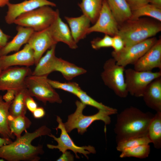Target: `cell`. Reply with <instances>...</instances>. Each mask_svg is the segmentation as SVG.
Listing matches in <instances>:
<instances>
[{"instance_id": "obj_27", "label": "cell", "mask_w": 161, "mask_h": 161, "mask_svg": "<svg viewBox=\"0 0 161 161\" xmlns=\"http://www.w3.org/2000/svg\"><path fill=\"white\" fill-rule=\"evenodd\" d=\"M29 94L26 88L17 92L10 106L9 113L10 116L16 117L25 115L27 109L25 104V99Z\"/></svg>"}, {"instance_id": "obj_23", "label": "cell", "mask_w": 161, "mask_h": 161, "mask_svg": "<svg viewBox=\"0 0 161 161\" xmlns=\"http://www.w3.org/2000/svg\"><path fill=\"white\" fill-rule=\"evenodd\" d=\"M60 72L67 80H70L75 77L85 73L86 70L60 58H57L55 71Z\"/></svg>"}, {"instance_id": "obj_38", "label": "cell", "mask_w": 161, "mask_h": 161, "mask_svg": "<svg viewBox=\"0 0 161 161\" xmlns=\"http://www.w3.org/2000/svg\"><path fill=\"white\" fill-rule=\"evenodd\" d=\"M7 91V92L2 96L3 100L7 102H12L18 91L14 89H9Z\"/></svg>"}, {"instance_id": "obj_21", "label": "cell", "mask_w": 161, "mask_h": 161, "mask_svg": "<svg viewBox=\"0 0 161 161\" xmlns=\"http://www.w3.org/2000/svg\"><path fill=\"white\" fill-rule=\"evenodd\" d=\"M56 45L52 46L41 58L32 72V75L47 76L51 72L55 71L57 58L55 55Z\"/></svg>"}, {"instance_id": "obj_34", "label": "cell", "mask_w": 161, "mask_h": 161, "mask_svg": "<svg viewBox=\"0 0 161 161\" xmlns=\"http://www.w3.org/2000/svg\"><path fill=\"white\" fill-rule=\"evenodd\" d=\"M92 48L98 50L102 48L112 47V37L105 34L102 38H97L93 39L91 42Z\"/></svg>"}, {"instance_id": "obj_19", "label": "cell", "mask_w": 161, "mask_h": 161, "mask_svg": "<svg viewBox=\"0 0 161 161\" xmlns=\"http://www.w3.org/2000/svg\"><path fill=\"white\" fill-rule=\"evenodd\" d=\"M17 33L10 41L1 49L0 56L7 55L12 52L19 51L24 44L27 43L31 35L34 31L31 28L18 25Z\"/></svg>"}, {"instance_id": "obj_12", "label": "cell", "mask_w": 161, "mask_h": 161, "mask_svg": "<svg viewBox=\"0 0 161 161\" xmlns=\"http://www.w3.org/2000/svg\"><path fill=\"white\" fill-rule=\"evenodd\" d=\"M94 25L87 31V34L97 32L112 37L117 35L119 24L112 15L106 0H103L99 16Z\"/></svg>"}, {"instance_id": "obj_37", "label": "cell", "mask_w": 161, "mask_h": 161, "mask_svg": "<svg viewBox=\"0 0 161 161\" xmlns=\"http://www.w3.org/2000/svg\"><path fill=\"white\" fill-rule=\"evenodd\" d=\"M126 0L130 6L131 10L149 4V0Z\"/></svg>"}, {"instance_id": "obj_28", "label": "cell", "mask_w": 161, "mask_h": 161, "mask_svg": "<svg viewBox=\"0 0 161 161\" xmlns=\"http://www.w3.org/2000/svg\"><path fill=\"white\" fill-rule=\"evenodd\" d=\"M8 122L11 131L16 138L20 137L22 133L29 128L32 124L30 120L25 115L16 117L10 115Z\"/></svg>"}, {"instance_id": "obj_5", "label": "cell", "mask_w": 161, "mask_h": 161, "mask_svg": "<svg viewBox=\"0 0 161 161\" xmlns=\"http://www.w3.org/2000/svg\"><path fill=\"white\" fill-rule=\"evenodd\" d=\"M59 15L58 10H54L50 6H44L20 15L13 23L39 31L49 27Z\"/></svg>"}, {"instance_id": "obj_33", "label": "cell", "mask_w": 161, "mask_h": 161, "mask_svg": "<svg viewBox=\"0 0 161 161\" xmlns=\"http://www.w3.org/2000/svg\"><path fill=\"white\" fill-rule=\"evenodd\" d=\"M47 80L54 88L61 89L75 95L81 89L78 84L76 82L62 83L48 78Z\"/></svg>"}, {"instance_id": "obj_29", "label": "cell", "mask_w": 161, "mask_h": 161, "mask_svg": "<svg viewBox=\"0 0 161 161\" xmlns=\"http://www.w3.org/2000/svg\"><path fill=\"white\" fill-rule=\"evenodd\" d=\"M131 11V20L136 19L142 16H145L153 18L160 22L161 21V9L150 4L132 10Z\"/></svg>"}, {"instance_id": "obj_20", "label": "cell", "mask_w": 161, "mask_h": 161, "mask_svg": "<svg viewBox=\"0 0 161 161\" xmlns=\"http://www.w3.org/2000/svg\"><path fill=\"white\" fill-rule=\"evenodd\" d=\"M65 19L68 23L73 38L77 44L86 37L91 23L87 17L83 14L77 17L65 16Z\"/></svg>"}, {"instance_id": "obj_13", "label": "cell", "mask_w": 161, "mask_h": 161, "mask_svg": "<svg viewBox=\"0 0 161 161\" xmlns=\"http://www.w3.org/2000/svg\"><path fill=\"white\" fill-rule=\"evenodd\" d=\"M57 43L51 33L49 27L39 31H34L27 44L34 52L35 64L36 65L44 53Z\"/></svg>"}, {"instance_id": "obj_18", "label": "cell", "mask_w": 161, "mask_h": 161, "mask_svg": "<svg viewBox=\"0 0 161 161\" xmlns=\"http://www.w3.org/2000/svg\"><path fill=\"white\" fill-rule=\"evenodd\" d=\"M142 97L148 107L161 112V77L151 82L146 87Z\"/></svg>"}, {"instance_id": "obj_42", "label": "cell", "mask_w": 161, "mask_h": 161, "mask_svg": "<svg viewBox=\"0 0 161 161\" xmlns=\"http://www.w3.org/2000/svg\"><path fill=\"white\" fill-rule=\"evenodd\" d=\"M12 142L10 139L0 137V147L3 145L10 143Z\"/></svg>"}, {"instance_id": "obj_39", "label": "cell", "mask_w": 161, "mask_h": 161, "mask_svg": "<svg viewBox=\"0 0 161 161\" xmlns=\"http://www.w3.org/2000/svg\"><path fill=\"white\" fill-rule=\"evenodd\" d=\"M74 156L70 152L67 151L63 153L62 155L56 160L57 161H73Z\"/></svg>"}, {"instance_id": "obj_46", "label": "cell", "mask_w": 161, "mask_h": 161, "mask_svg": "<svg viewBox=\"0 0 161 161\" xmlns=\"http://www.w3.org/2000/svg\"><path fill=\"white\" fill-rule=\"evenodd\" d=\"M4 160V159H0V161H3Z\"/></svg>"}, {"instance_id": "obj_10", "label": "cell", "mask_w": 161, "mask_h": 161, "mask_svg": "<svg viewBox=\"0 0 161 161\" xmlns=\"http://www.w3.org/2000/svg\"><path fill=\"white\" fill-rule=\"evenodd\" d=\"M56 121L58 123V125L55 129L56 130L60 129L61 134L59 137H56L51 133L48 135L52 138L58 144L56 145L47 144V146L49 148L58 149L62 153L68 150H71L75 153L77 158H79V157L77 155L78 153L83 154L87 159L88 157L87 154L91 153H96L95 148L92 146L89 145L80 147L76 145L68 134L62 120L60 117L57 116Z\"/></svg>"}, {"instance_id": "obj_41", "label": "cell", "mask_w": 161, "mask_h": 161, "mask_svg": "<svg viewBox=\"0 0 161 161\" xmlns=\"http://www.w3.org/2000/svg\"><path fill=\"white\" fill-rule=\"evenodd\" d=\"M10 36L3 32L0 28V47L1 48L4 47L8 42Z\"/></svg>"}, {"instance_id": "obj_15", "label": "cell", "mask_w": 161, "mask_h": 161, "mask_svg": "<svg viewBox=\"0 0 161 161\" xmlns=\"http://www.w3.org/2000/svg\"><path fill=\"white\" fill-rule=\"evenodd\" d=\"M34 64L33 51L27 43L21 50L13 54L1 56L0 58L1 70L17 66L29 67Z\"/></svg>"}, {"instance_id": "obj_44", "label": "cell", "mask_w": 161, "mask_h": 161, "mask_svg": "<svg viewBox=\"0 0 161 161\" xmlns=\"http://www.w3.org/2000/svg\"><path fill=\"white\" fill-rule=\"evenodd\" d=\"M10 0H0V7L4 6L9 3Z\"/></svg>"}, {"instance_id": "obj_9", "label": "cell", "mask_w": 161, "mask_h": 161, "mask_svg": "<svg viewBox=\"0 0 161 161\" xmlns=\"http://www.w3.org/2000/svg\"><path fill=\"white\" fill-rule=\"evenodd\" d=\"M157 40L155 38L151 37L141 42L124 47L118 52L113 51L112 55L116 64L125 67L130 64H134Z\"/></svg>"}, {"instance_id": "obj_3", "label": "cell", "mask_w": 161, "mask_h": 161, "mask_svg": "<svg viewBox=\"0 0 161 161\" xmlns=\"http://www.w3.org/2000/svg\"><path fill=\"white\" fill-rule=\"evenodd\" d=\"M161 31L160 23L139 18L129 20L119 25L117 35L123 39L125 47H127L151 38Z\"/></svg>"}, {"instance_id": "obj_36", "label": "cell", "mask_w": 161, "mask_h": 161, "mask_svg": "<svg viewBox=\"0 0 161 161\" xmlns=\"http://www.w3.org/2000/svg\"><path fill=\"white\" fill-rule=\"evenodd\" d=\"M25 104L27 109L32 113L38 107L37 104L29 94L25 98Z\"/></svg>"}, {"instance_id": "obj_43", "label": "cell", "mask_w": 161, "mask_h": 161, "mask_svg": "<svg viewBox=\"0 0 161 161\" xmlns=\"http://www.w3.org/2000/svg\"><path fill=\"white\" fill-rule=\"evenodd\" d=\"M149 4L161 9V0H149Z\"/></svg>"}, {"instance_id": "obj_40", "label": "cell", "mask_w": 161, "mask_h": 161, "mask_svg": "<svg viewBox=\"0 0 161 161\" xmlns=\"http://www.w3.org/2000/svg\"><path fill=\"white\" fill-rule=\"evenodd\" d=\"M33 117L36 119H39L44 117L45 114L44 109L42 107H38L32 113Z\"/></svg>"}, {"instance_id": "obj_2", "label": "cell", "mask_w": 161, "mask_h": 161, "mask_svg": "<svg viewBox=\"0 0 161 161\" xmlns=\"http://www.w3.org/2000/svg\"><path fill=\"white\" fill-rule=\"evenodd\" d=\"M154 116L133 106L125 109L117 115L114 129L117 143L147 135L149 124Z\"/></svg>"}, {"instance_id": "obj_11", "label": "cell", "mask_w": 161, "mask_h": 161, "mask_svg": "<svg viewBox=\"0 0 161 161\" xmlns=\"http://www.w3.org/2000/svg\"><path fill=\"white\" fill-rule=\"evenodd\" d=\"M32 72L28 67L12 66L2 70L0 74V91L25 88V80Z\"/></svg>"}, {"instance_id": "obj_32", "label": "cell", "mask_w": 161, "mask_h": 161, "mask_svg": "<svg viewBox=\"0 0 161 161\" xmlns=\"http://www.w3.org/2000/svg\"><path fill=\"white\" fill-rule=\"evenodd\" d=\"M80 100V101L86 105H89L95 107L99 110H112L114 109L113 108L105 106L102 103H99L93 99L86 93L81 89L78 91L75 95Z\"/></svg>"}, {"instance_id": "obj_24", "label": "cell", "mask_w": 161, "mask_h": 161, "mask_svg": "<svg viewBox=\"0 0 161 161\" xmlns=\"http://www.w3.org/2000/svg\"><path fill=\"white\" fill-rule=\"evenodd\" d=\"M103 0H82L78 6L83 13L94 24L97 21L102 7Z\"/></svg>"}, {"instance_id": "obj_16", "label": "cell", "mask_w": 161, "mask_h": 161, "mask_svg": "<svg viewBox=\"0 0 161 161\" xmlns=\"http://www.w3.org/2000/svg\"><path fill=\"white\" fill-rule=\"evenodd\" d=\"M137 71H151L158 68L161 70V40L154 44L134 64Z\"/></svg>"}, {"instance_id": "obj_25", "label": "cell", "mask_w": 161, "mask_h": 161, "mask_svg": "<svg viewBox=\"0 0 161 161\" xmlns=\"http://www.w3.org/2000/svg\"><path fill=\"white\" fill-rule=\"evenodd\" d=\"M12 102H7L0 95V134L3 138L14 139L9 126V108Z\"/></svg>"}, {"instance_id": "obj_26", "label": "cell", "mask_w": 161, "mask_h": 161, "mask_svg": "<svg viewBox=\"0 0 161 161\" xmlns=\"http://www.w3.org/2000/svg\"><path fill=\"white\" fill-rule=\"evenodd\" d=\"M147 135L154 148L161 147V112H157L148 127Z\"/></svg>"}, {"instance_id": "obj_7", "label": "cell", "mask_w": 161, "mask_h": 161, "mask_svg": "<svg viewBox=\"0 0 161 161\" xmlns=\"http://www.w3.org/2000/svg\"><path fill=\"white\" fill-rule=\"evenodd\" d=\"M47 77L31 75L27 77L25 85L29 94L44 104L47 102L61 103V99L48 82Z\"/></svg>"}, {"instance_id": "obj_22", "label": "cell", "mask_w": 161, "mask_h": 161, "mask_svg": "<svg viewBox=\"0 0 161 161\" xmlns=\"http://www.w3.org/2000/svg\"><path fill=\"white\" fill-rule=\"evenodd\" d=\"M106 1L119 25L131 20V9L126 0Z\"/></svg>"}, {"instance_id": "obj_31", "label": "cell", "mask_w": 161, "mask_h": 161, "mask_svg": "<svg viewBox=\"0 0 161 161\" xmlns=\"http://www.w3.org/2000/svg\"><path fill=\"white\" fill-rule=\"evenodd\" d=\"M151 143L147 135L132 137L117 142L116 149L117 151L121 152L127 148Z\"/></svg>"}, {"instance_id": "obj_1", "label": "cell", "mask_w": 161, "mask_h": 161, "mask_svg": "<svg viewBox=\"0 0 161 161\" xmlns=\"http://www.w3.org/2000/svg\"><path fill=\"white\" fill-rule=\"evenodd\" d=\"M51 130L46 126H42L32 132L25 131V134L10 143L0 147V158L8 161H38L39 155L44 153L41 145L35 146L31 144L35 138L48 135Z\"/></svg>"}, {"instance_id": "obj_35", "label": "cell", "mask_w": 161, "mask_h": 161, "mask_svg": "<svg viewBox=\"0 0 161 161\" xmlns=\"http://www.w3.org/2000/svg\"><path fill=\"white\" fill-rule=\"evenodd\" d=\"M125 47L124 43L122 38L118 35L112 37V47L114 49L113 51L118 52L122 50Z\"/></svg>"}, {"instance_id": "obj_45", "label": "cell", "mask_w": 161, "mask_h": 161, "mask_svg": "<svg viewBox=\"0 0 161 161\" xmlns=\"http://www.w3.org/2000/svg\"><path fill=\"white\" fill-rule=\"evenodd\" d=\"M1 48L0 47V50H1ZM0 57H1V56H0ZM1 71H2V70H1V69L0 65V74L1 73Z\"/></svg>"}, {"instance_id": "obj_14", "label": "cell", "mask_w": 161, "mask_h": 161, "mask_svg": "<svg viewBox=\"0 0 161 161\" xmlns=\"http://www.w3.org/2000/svg\"><path fill=\"white\" fill-rule=\"evenodd\" d=\"M46 5L56 6L54 3L48 0H25L17 4L9 2L7 5L8 10L5 17V21L8 24H13L20 15Z\"/></svg>"}, {"instance_id": "obj_30", "label": "cell", "mask_w": 161, "mask_h": 161, "mask_svg": "<svg viewBox=\"0 0 161 161\" xmlns=\"http://www.w3.org/2000/svg\"><path fill=\"white\" fill-rule=\"evenodd\" d=\"M149 144L143 145L126 149L121 152L120 158L134 157L144 159L148 157L150 153Z\"/></svg>"}, {"instance_id": "obj_8", "label": "cell", "mask_w": 161, "mask_h": 161, "mask_svg": "<svg viewBox=\"0 0 161 161\" xmlns=\"http://www.w3.org/2000/svg\"><path fill=\"white\" fill-rule=\"evenodd\" d=\"M125 81L127 90L131 95L142 97L147 86L154 79L161 77V70L153 72L151 71H137L128 68L125 71Z\"/></svg>"}, {"instance_id": "obj_6", "label": "cell", "mask_w": 161, "mask_h": 161, "mask_svg": "<svg viewBox=\"0 0 161 161\" xmlns=\"http://www.w3.org/2000/svg\"><path fill=\"white\" fill-rule=\"evenodd\" d=\"M125 67L117 64L113 58H111L104 63L101 74L105 85L121 98L126 97L129 93L125 81Z\"/></svg>"}, {"instance_id": "obj_17", "label": "cell", "mask_w": 161, "mask_h": 161, "mask_svg": "<svg viewBox=\"0 0 161 161\" xmlns=\"http://www.w3.org/2000/svg\"><path fill=\"white\" fill-rule=\"evenodd\" d=\"M49 28L53 38L57 43H64L72 49L78 48L77 43L73 38L69 26L62 21L59 15Z\"/></svg>"}, {"instance_id": "obj_4", "label": "cell", "mask_w": 161, "mask_h": 161, "mask_svg": "<svg viewBox=\"0 0 161 161\" xmlns=\"http://www.w3.org/2000/svg\"><path fill=\"white\" fill-rule=\"evenodd\" d=\"M76 108L75 112L68 116L67 121L64 123L66 130L70 133L73 130L77 129L78 132L83 134L87 131V129L94 121L100 120L105 123V126L111 122L110 116L117 113V110H99L98 112L93 115L86 116L83 114V109L86 105L81 101L75 102Z\"/></svg>"}]
</instances>
